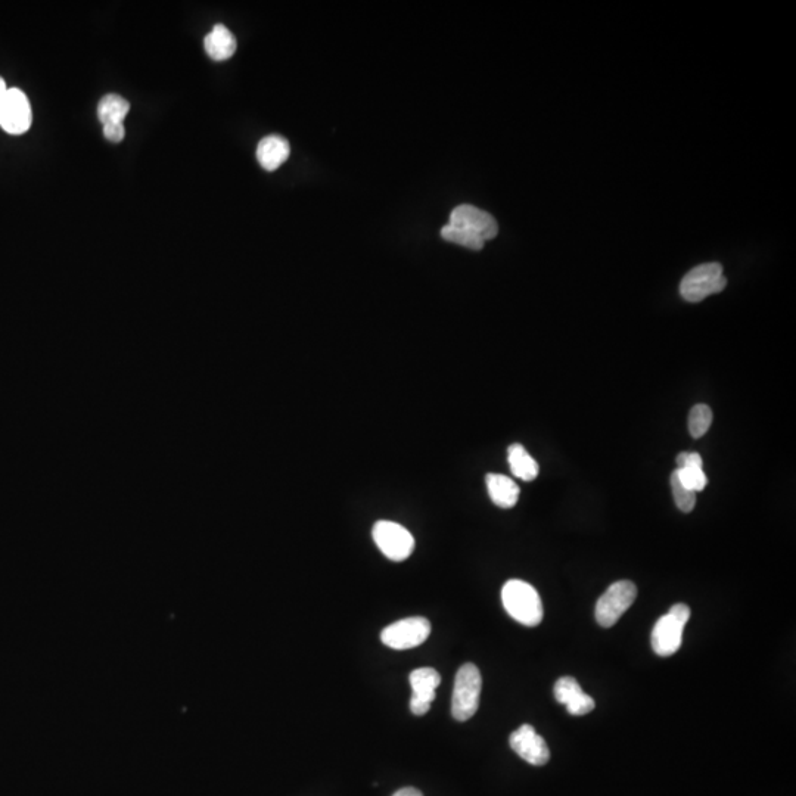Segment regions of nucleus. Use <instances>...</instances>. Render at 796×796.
Returning a JSON list of instances; mask_svg holds the SVG:
<instances>
[{"instance_id":"18","label":"nucleus","mask_w":796,"mask_h":796,"mask_svg":"<svg viewBox=\"0 0 796 796\" xmlns=\"http://www.w3.org/2000/svg\"><path fill=\"white\" fill-rule=\"evenodd\" d=\"M712 424V412L705 404H698L690 410L689 431L693 438H701L707 434Z\"/></svg>"},{"instance_id":"11","label":"nucleus","mask_w":796,"mask_h":796,"mask_svg":"<svg viewBox=\"0 0 796 796\" xmlns=\"http://www.w3.org/2000/svg\"><path fill=\"white\" fill-rule=\"evenodd\" d=\"M412 686L410 710L415 715H425L435 701V690L440 686L441 676L434 668H418L409 677Z\"/></svg>"},{"instance_id":"7","label":"nucleus","mask_w":796,"mask_h":796,"mask_svg":"<svg viewBox=\"0 0 796 796\" xmlns=\"http://www.w3.org/2000/svg\"><path fill=\"white\" fill-rule=\"evenodd\" d=\"M33 123V111L26 93L11 87L0 102V127L12 136L29 132Z\"/></svg>"},{"instance_id":"5","label":"nucleus","mask_w":796,"mask_h":796,"mask_svg":"<svg viewBox=\"0 0 796 796\" xmlns=\"http://www.w3.org/2000/svg\"><path fill=\"white\" fill-rule=\"evenodd\" d=\"M637 597V587L623 580L612 584L596 603V621L600 627L611 628L618 623Z\"/></svg>"},{"instance_id":"9","label":"nucleus","mask_w":796,"mask_h":796,"mask_svg":"<svg viewBox=\"0 0 796 796\" xmlns=\"http://www.w3.org/2000/svg\"><path fill=\"white\" fill-rule=\"evenodd\" d=\"M449 225L455 226L483 242L496 238L499 233V225L491 214L468 204L459 205L452 211Z\"/></svg>"},{"instance_id":"6","label":"nucleus","mask_w":796,"mask_h":796,"mask_svg":"<svg viewBox=\"0 0 796 796\" xmlns=\"http://www.w3.org/2000/svg\"><path fill=\"white\" fill-rule=\"evenodd\" d=\"M373 540L384 556L394 562H403L415 550V539L403 525L391 521H378L373 525Z\"/></svg>"},{"instance_id":"20","label":"nucleus","mask_w":796,"mask_h":796,"mask_svg":"<svg viewBox=\"0 0 796 796\" xmlns=\"http://www.w3.org/2000/svg\"><path fill=\"white\" fill-rule=\"evenodd\" d=\"M441 236H443L446 241L452 242V244L460 245V247L469 248V250L480 251L483 250L485 242L481 241V239L475 238V236L469 235V233L463 232V230L455 228V226L447 225L441 229Z\"/></svg>"},{"instance_id":"23","label":"nucleus","mask_w":796,"mask_h":796,"mask_svg":"<svg viewBox=\"0 0 796 796\" xmlns=\"http://www.w3.org/2000/svg\"><path fill=\"white\" fill-rule=\"evenodd\" d=\"M704 466V460H702L701 455L699 453H680L677 456V469L686 468V466Z\"/></svg>"},{"instance_id":"22","label":"nucleus","mask_w":796,"mask_h":796,"mask_svg":"<svg viewBox=\"0 0 796 796\" xmlns=\"http://www.w3.org/2000/svg\"><path fill=\"white\" fill-rule=\"evenodd\" d=\"M104 136L107 141L120 143L126 136V127L123 123L105 124Z\"/></svg>"},{"instance_id":"2","label":"nucleus","mask_w":796,"mask_h":796,"mask_svg":"<svg viewBox=\"0 0 796 796\" xmlns=\"http://www.w3.org/2000/svg\"><path fill=\"white\" fill-rule=\"evenodd\" d=\"M483 677L477 665L465 664L457 671L452 696V715L456 721H468L480 707Z\"/></svg>"},{"instance_id":"15","label":"nucleus","mask_w":796,"mask_h":796,"mask_svg":"<svg viewBox=\"0 0 796 796\" xmlns=\"http://www.w3.org/2000/svg\"><path fill=\"white\" fill-rule=\"evenodd\" d=\"M485 483L494 505L502 509H511L518 503L519 487L511 478L500 474H488Z\"/></svg>"},{"instance_id":"14","label":"nucleus","mask_w":796,"mask_h":796,"mask_svg":"<svg viewBox=\"0 0 796 796\" xmlns=\"http://www.w3.org/2000/svg\"><path fill=\"white\" fill-rule=\"evenodd\" d=\"M205 52L213 61H226L232 58L236 52V39L232 31L223 24H217L214 29L205 36Z\"/></svg>"},{"instance_id":"4","label":"nucleus","mask_w":796,"mask_h":796,"mask_svg":"<svg viewBox=\"0 0 796 796\" xmlns=\"http://www.w3.org/2000/svg\"><path fill=\"white\" fill-rule=\"evenodd\" d=\"M727 279L720 263H705L696 266L684 276L680 294L689 303H701L710 295L720 294L726 288Z\"/></svg>"},{"instance_id":"13","label":"nucleus","mask_w":796,"mask_h":796,"mask_svg":"<svg viewBox=\"0 0 796 796\" xmlns=\"http://www.w3.org/2000/svg\"><path fill=\"white\" fill-rule=\"evenodd\" d=\"M291 154V146L285 138L270 135L261 139L257 146V160L266 171L278 170Z\"/></svg>"},{"instance_id":"10","label":"nucleus","mask_w":796,"mask_h":796,"mask_svg":"<svg viewBox=\"0 0 796 796\" xmlns=\"http://www.w3.org/2000/svg\"><path fill=\"white\" fill-rule=\"evenodd\" d=\"M509 743L516 755L531 766L541 767L549 763V746L530 724H524L516 729L509 738Z\"/></svg>"},{"instance_id":"12","label":"nucleus","mask_w":796,"mask_h":796,"mask_svg":"<svg viewBox=\"0 0 796 796\" xmlns=\"http://www.w3.org/2000/svg\"><path fill=\"white\" fill-rule=\"evenodd\" d=\"M555 698L559 704L565 705L569 714L574 717L590 714L595 710V699L581 689L580 683L572 677H562L555 684Z\"/></svg>"},{"instance_id":"3","label":"nucleus","mask_w":796,"mask_h":796,"mask_svg":"<svg viewBox=\"0 0 796 796\" xmlns=\"http://www.w3.org/2000/svg\"><path fill=\"white\" fill-rule=\"evenodd\" d=\"M690 620V608L684 603H677L667 615L656 621L652 631V649L656 655L671 656L679 651L683 642V630Z\"/></svg>"},{"instance_id":"8","label":"nucleus","mask_w":796,"mask_h":796,"mask_svg":"<svg viewBox=\"0 0 796 796\" xmlns=\"http://www.w3.org/2000/svg\"><path fill=\"white\" fill-rule=\"evenodd\" d=\"M431 634V623L424 617L406 618L397 621L381 633V640L387 648L406 651L422 645Z\"/></svg>"},{"instance_id":"1","label":"nucleus","mask_w":796,"mask_h":796,"mask_svg":"<svg viewBox=\"0 0 796 796\" xmlns=\"http://www.w3.org/2000/svg\"><path fill=\"white\" fill-rule=\"evenodd\" d=\"M502 602L506 612L522 626L536 627L543 621V603L531 584L509 580L503 586Z\"/></svg>"},{"instance_id":"25","label":"nucleus","mask_w":796,"mask_h":796,"mask_svg":"<svg viewBox=\"0 0 796 796\" xmlns=\"http://www.w3.org/2000/svg\"><path fill=\"white\" fill-rule=\"evenodd\" d=\"M8 89H9V87L6 86L5 80H3L2 77H0V102H2V99L5 98V95H6V92H8Z\"/></svg>"},{"instance_id":"24","label":"nucleus","mask_w":796,"mask_h":796,"mask_svg":"<svg viewBox=\"0 0 796 796\" xmlns=\"http://www.w3.org/2000/svg\"><path fill=\"white\" fill-rule=\"evenodd\" d=\"M393 796H424V794L415 788H403L397 791Z\"/></svg>"},{"instance_id":"19","label":"nucleus","mask_w":796,"mask_h":796,"mask_svg":"<svg viewBox=\"0 0 796 796\" xmlns=\"http://www.w3.org/2000/svg\"><path fill=\"white\" fill-rule=\"evenodd\" d=\"M671 488L677 508L684 513L692 512L696 505V493L684 487L676 471L671 474Z\"/></svg>"},{"instance_id":"17","label":"nucleus","mask_w":796,"mask_h":796,"mask_svg":"<svg viewBox=\"0 0 796 796\" xmlns=\"http://www.w3.org/2000/svg\"><path fill=\"white\" fill-rule=\"evenodd\" d=\"M129 111V101L124 99L123 96L115 95V93L105 95L104 98L99 101L98 117L104 126L105 124L123 123Z\"/></svg>"},{"instance_id":"16","label":"nucleus","mask_w":796,"mask_h":796,"mask_svg":"<svg viewBox=\"0 0 796 796\" xmlns=\"http://www.w3.org/2000/svg\"><path fill=\"white\" fill-rule=\"evenodd\" d=\"M509 465L512 474L522 481H534L539 475V463L530 456V453L521 444H512L508 450Z\"/></svg>"},{"instance_id":"21","label":"nucleus","mask_w":796,"mask_h":796,"mask_svg":"<svg viewBox=\"0 0 796 796\" xmlns=\"http://www.w3.org/2000/svg\"><path fill=\"white\" fill-rule=\"evenodd\" d=\"M677 475H679L680 481L684 487L689 488L692 491H702L708 484L707 475H705L704 469L702 466H686V468L676 469Z\"/></svg>"}]
</instances>
